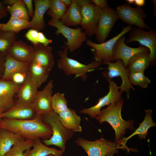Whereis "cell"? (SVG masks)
<instances>
[{
    "mask_svg": "<svg viewBox=\"0 0 156 156\" xmlns=\"http://www.w3.org/2000/svg\"><path fill=\"white\" fill-rule=\"evenodd\" d=\"M7 13V6L2 1H0V19L6 16Z\"/></svg>",
    "mask_w": 156,
    "mask_h": 156,
    "instance_id": "b9f144b4",
    "label": "cell"
},
{
    "mask_svg": "<svg viewBox=\"0 0 156 156\" xmlns=\"http://www.w3.org/2000/svg\"><path fill=\"white\" fill-rule=\"evenodd\" d=\"M29 64L16 60L7 54L5 57L4 71L1 79L10 81L15 73L27 72Z\"/></svg>",
    "mask_w": 156,
    "mask_h": 156,
    "instance_id": "603a6c76",
    "label": "cell"
},
{
    "mask_svg": "<svg viewBox=\"0 0 156 156\" xmlns=\"http://www.w3.org/2000/svg\"><path fill=\"white\" fill-rule=\"evenodd\" d=\"M153 4V15L155 16H156V1L155 0H153L152 1Z\"/></svg>",
    "mask_w": 156,
    "mask_h": 156,
    "instance_id": "7dc6e473",
    "label": "cell"
},
{
    "mask_svg": "<svg viewBox=\"0 0 156 156\" xmlns=\"http://www.w3.org/2000/svg\"><path fill=\"white\" fill-rule=\"evenodd\" d=\"M137 41L142 45L148 48L150 51L151 63L155 64L156 59V31L150 29L145 31L143 29L135 27L132 28L125 43L129 44Z\"/></svg>",
    "mask_w": 156,
    "mask_h": 156,
    "instance_id": "8fae6325",
    "label": "cell"
},
{
    "mask_svg": "<svg viewBox=\"0 0 156 156\" xmlns=\"http://www.w3.org/2000/svg\"><path fill=\"white\" fill-rule=\"evenodd\" d=\"M48 24L56 28L55 32L56 35L61 34L66 38L67 42L65 46L70 52L78 49L87 40V35L80 28H72L64 25L60 20L55 21L51 19L49 21Z\"/></svg>",
    "mask_w": 156,
    "mask_h": 156,
    "instance_id": "52a82bcc",
    "label": "cell"
},
{
    "mask_svg": "<svg viewBox=\"0 0 156 156\" xmlns=\"http://www.w3.org/2000/svg\"><path fill=\"white\" fill-rule=\"evenodd\" d=\"M61 1L66 5L67 8H69L72 3L71 0H61Z\"/></svg>",
    "mask_w": 156,
    "mask_h": 156,
    "instance_id": "bcb514c9",
    "label": "cell"
},
{
    "mask_svg": "<svg viewBox=\"0 0 156 156\" xmlns=\"http://www.w3.org/2000/svg\"><path fill=\"white\" fill-rule=\"evenodd\" d=\"M145 3L144 0H135L134 4L138 7L143 6Z\"/></svg>",
    "mask_w": 156,
    "mask_h": 156,
    "instance_id": "f6af8a7d",
    "label": "cell"
},
{
    "mask_svg": "<svg viewBox=\"0 0 156 156\" xmlns=\"http://www.w3.org/2000/svg\"><path fill=\"white\" fill-rule=\"evenodd\" d=\"M109 83V92L103 97L100 98L98 103L94 106L83 108L80 112L87 114L92 118H96L100 114L101 109L105 105L119 101L122 99V92L119 90V86L113 81H107Z\"/></svg>",
    "mask_w": 156,
    "mask_h": 156,
    "instance_id": "7c38bea8",
    "label": "cell"
},
{
    "mask_svg": "<svg viewBox=\"0 0 156 156\" xmlns=\"http://www.w3.org/2000/svg\"><path fill=\"white\" fill-rule=\"evenodd\" d=\"M44 122L48 124L52 131L49 139L43 142L47 146L54 145L65 151L66 142L73 136V131L65 128L60 121L58 114L53 110L43 116Z\"/></svg>",
    "mask_w": 156,
    "mask_h": 156,
    "instance_id": "277c9868",
    "label": "cell"
},
{
    "mask_svg": "<svg viewBox=\"0 0 156 156\" xmlns=\"http://www.w3.org/2000/svg\"><path fill=\"white\" fill-rule=\"evenodd\" d=\"M132 29L131 25H128L123 28L121 31L117 35L102 43H96L90 40H87L86 45L94 50V60L102 61V62H113V51L115 44L120 37L129 32Z\"/></svg>",
    "mask_w": 156,
    "mask_h": 156,
    "instance_id": "ba28073f",
    "label": "cell"
},
{
    "mask_svg": "<svg viewBox=\"0 0 156 156\" xmlns=\"http://www.w3.org/2000/svg\"><path fill=\"white\" fill-rule=\"evenodd\" d=\"M27 72H19L14 75L11 80L14 83L22 85L25 79Z\"/></svg>",
    "mask_w": 156,
    "mask_h": 156,
    "instance_id": "8d00e7d4",
    "label": "cell"
},
{
    "mask_svg": "<svg viewBox=\"0 0 156 156\" xmlns=\"http://www.w3.org/2000/svg\"><path fill=\"white\" fill-rule=\"evenodd\" d=\"M59 119L63 125L68 129L75 132H81V117L75 110L68 108L58 114Z\"/></svg>",
    "mask_w": 156,
    "mask_h": 156,
    "instance_id": "cb8c5ba5",
    "label": "cell"
},
{
    "mask_svg": "<svg viewBox=\"0 0 156 156\" xmlns=\"http://www.w3.org/2000/svg\"><path fill=\"white\" fill-rule=\"evenodd\" d=\"M34 140H22L14 145L4 156H25L26 152L32 148Z\"/></svg>",
    "mask_w": 156,
    "mask_h": 156,
    "instance_id": "836d02e7",
    "label": "cell"
},
{
    "mask_svg": "<svg viewBox=\"0 0 156 156\" xmlns=\"http://www.w3.org/2000/svg\"><path fill=\"white\" fill-rule=\"evenodd\" d=\"M21 86L11 80H0V107L5 112L14 105V96Z\"/></svg>",
    "mask_w": 156,
    "mask_h": 156,
    "instance_id": "2e32d148",
    "label": "cell"
},
{
    "mask_svg": "<svg viewBox=\"0 0 156 156\" xmlns=\"http://www.w3.org/2000/svg\"><path fill=\"white\" fill-rule=\"evenodd\" d=\"M71 1L70 5L60 20L63 24L68 27L80 25L82 19L80 6L73 0Z\"/></svg>",
    "mask_w": 156,
    "mask_h": 156,
    "instance_id": "d4e9b609",
    "label": "cell"
},
{
    "mask_svg": "<svg viewBox=\"0 0 156 156\" xmlns=\"http://www.w3.org/2000/svg\"><path fill=\"white\" fill-rule=\"evenodd\" d=\"M80 7L82 16L81 24L84 32L89 36L95 34L98 23L103 9L92 3L90 0H73Z\"/></svg>",
    "mask_w": 156,
    "mask_h": 156,
    "instance_id": "8992f818",
    "label": "cell"
},
{
    "mask_svg": "<svg viewBox=\"0 0 156 156\" xmlns=\"http://www.w3.org/2000/svg\"><path fill=\"white\" fill-rule=\"evenodd\" d=\"M115 62H104L102 64L108 65L107 69L108 71H103L102 74L107 81L117 76L120 77L122 80V83L119 86V89L123 92H125L127 99L129 98L131 89L134 91L135 89L130 83L129 78L130 71L126 67L122 61L119 59L116 60Z\"/></svg>",
    "mask_w": 156,
    "mask_h": 156,
    "instance_id": "9c48e42d",
    "label": "cell"
},
{
    "mask_svg": "<svg viewBox=\"0 0 156 156\" xmlns=\"http://www.w3.org/2000/svg\"><path fill=\"white\" fill-rule=\"evenodd\" d=\"M67 9V7L61 0H50L49 7L46 12L51 19L60 20Z\"/></svg>",
    "mask_w": 156,
    "mask_h": 156,
    "instance_id": "4dcf8cb0",
    "label": "cell"
},
{
    "mask_svg": "<svg viewBox=\"0 0 156 156\" xmlns=\"http://www.w3.org/2000/svg\"><path fill=\"white\" fill-rule=\"evenodd\" d=\"M47 156H62V155H50Z\"/></svg>",
    "mask_w": 156,
    "mask_h": 156,
    "instance_id": "f907efd6",
    "label": "cell"
},
{
    "mask_svg": "<svg viewBox=\"0 0 156 156\" xmlns=\"http://www.w3.org/2000/svg\"><path fill=\"white\" fill-rule=\"evenodd\" d=\"M53 81L51 80L41 90L38 91L31 105L36 114L44 116L52 111L51 106Z\"/></svg>",
    "mask_w": 156,
    "mask_h": 156,
    "instance_id": "5bb4252c",
    "label": "cell"
},
{
    "mask_svg": "<svg viewBox=\"0 0 156 156\" xmlns=\"http://www.w3.org/2000/svg\"><path fill=\"white\" fill-rule=\"evenodd\" d=\"M27 9L28 11L30 17L32 18L33 16L34 11V10L32 0H23Z\"/></svg>",
    "mask_w": 156,
    "mask_h": 156,
    "instance_id": "60d3db41",
    "label": "cell"
},
{
    "mask_svg": "<svg viewBox=\"0 0 156 156\" xmlns=\"http://www.w3.org/2000/svg\"><path fill=\"white\" fill-rule=\"evenodd\" d=\"M38 31L36 30L31 29L25 34V36L33 44H36L39 43L38 41Z\"/></svg>",
    "mask_w": 156,
    "mask_h": 156,
    "instance_id": "74e56055",
    "label": "cell"
},
{
    "mask_svg": "<svg viewBox=\"0 0 156 156\" xmlns=\"http://www.w3.org/2000/svg\"><path fill=\"white\" fill-rule=\"evenodd\" d=\"M116 11L118 18L125 23L135 25L143 29H151L144 21L147 16L142 7L133 8L128 4L124 3L118 6Z\"/></svg>",
    "mask_w": 156,
    "mask_h": 156,
    "instance_id": "30bf717a",
    "label": "cell"
},
{
    "mask_svg": "<svg viewBox=\"0 0 156 156\" xmlns=\"http://www.w3.org/2000/svg\"><path fill=\"white\" fill-rule=\"evenodd\" d=\"M33 45L34 54L32 61L50 71L55 64L52 47L44 46L40 43Z\"/></svg>",
    "mask_w": 156,
    "mask_h": 156,
    "instance_id": "d6986e66",
    "label": "cell"
},
{
    "mask_svg": "<svg viewBox=\"0 0 156 156\" xmlns=\"http://www.w3.org/2000/svg\"><path fill=\"white\" fill-rule=\"evenodd\" d=\"M7 10L11 16L29 20L30 16L23 0H18L13 5L7 6Z\"/></svg>",
    "mask_w": 156,
    "mask_h": 156,
    "instance_id": "1f68e13d",
    "label": "cell"
},
{
    "mask_svg": "<svg viewBox=\"0 0 156 156\" xmlns=\"http://www.w3.org/2000/svg\"><path fill=\"white\" fill-rule=\"evenodd\" d=\"M5 56L0 53V69L2 68H4Z\"/></svg>",
    "mask_w": 156,
    "mask_h": 156,
    "instance_id": "ee69618b",
    "label": "cell"
},
{
    "mask_svg": "<svg viewBox=\"0 0 156 156\" xmlns=\"http://www.w3.org/2000/svg\"><path fill=\"white\" fill-rule=\"evenodd\" d=\"M18 0H4L2 1L5 5L11 6L17 2Z\"/></svg>",
    "mask_w": 156,
    "mask_h": 156,
    "instance_id": "7bdbcfd3",
    "label": "cell"
},
{
    "mask_svg": "<svg viewBox=\"0 0 156 156\" xmlns=\"http://www.w3.org/2000/svg\"><path fill=\"white\" fill-rule=\"evenodd\" d=\"M16 38V34L14 32L0 30V53L6 55Z\"/></svg>",
    "mask_w": 156,
    "mask_h": 156,
    "instance_id": "d6a6232c",
    "label": "cell"
},
{
    "mask_svg": "<svg viewBox=\"0 0 156 156\" xmlns=\"http://www.w3.org/2000/svg\"><path fill=\"white\" fill-rule=\"evenodd\" d=\"M126 38L123 36L120 37L115 44L113 49V62L118 59L120 60L125 66L127 68L128 62L135 54L140 52H150L149 49L140 45L137 48L128 46L125 42Z\"/></svg>",
    "mask_w": 156,
    "mask_h": 156,
    "instance_id": "9a60e30c",
    "label": "cell"
},
{
    "mask_svg": "<svg viewBox=\"0 0 156 156\" xmlns=\"http://www.w3.org/2000/svg\"><path fill=\"white\" fill-rule=\"evenodd\" d=\"M146 114L143 121L140 124L139 126L135 131L127 137H123L118 141L121 148L126 149L128 151H134L127 147L126 144L127 140L134 135H137L140 140L145 139L148 135V129L156 125V123L153 120L152 116L153 111L150 109L145 110Z\"/></svg>",
    "mask_w": 156,
    "mask_h": 156,
    "instance_id": "44dd1931",
    "label": "cell"
},
{
    "mask_svg": "<svg viewBox=\"0 0 156 156\" xmlns=\"http://www.w3.org/2000/svg\"><path fill=\"white\" fill-rule=\"evenodd\" d=\"M33 46L21 40H16L9 49L7 54L17 60L30 63L33 60Z\"/></svg>",
    "mask_w": 156,
    "mask_h": 156,
    "instance_id": "ac0fdd59",
    "label": "cell"
},
{
    "mask_svg": "<svg viewBox=\"0 0 156 156\" xmlns=\"http://www.w3.org/2000/svg\"><path fill=\"white\" fill-rule=\"evenodd\" d=\"M38 115L31 105L19 104L15 103L11 108L1 114L0 119L30 120L36 118Z\"/></svg>",
    "mask_w": 156,
    "mask_h": 156,
    "instance_id": "ffe728a7",
    "label": "cell"
},
{
    "mask_svg": "<svg viewBox=\"0 0 156 156\" xmlns=\"http://www.w3.org/2000/svg\"><path fill=\"white\" fill-rule=\"evenodd\" d=\"M129 78L132 85H138L143 88L148 87V84L151 82L148 78L145 76L144 72H130Z\"/></svg>",
    "mask_w": 156,
    "mask_h": 156,
    "instance_id": "d590c367",
    "label": "cell"
},
{
    "mask_svg": "<svg viewBox=\"0 0 156 156\" xmlns=\"http://www.w3.org/2000/svg\"><path fill=\"white\" fill-rule=\"evenodd\" d=\"M151 63L150 52H140L135 54L130 59L127 68L130 72H144Z\"/></svg>",
    "mask_w": 156,
    "mask_h": 156,
    "instance_id": "484cf974",
    "label": "cell"
},
{
    "mask_svg": "<svg viewBox=\"0 0 156 156\" xmlns=\"http://www.w3.org/2000/svg\"><path fill=\"white\" fill-rule=\"evenodd\" d=\"M51 106L52 110L58 114L68 108L64 94L57 92L52 96Z\"/></svg>",
    "mask_w": 156,
    "mask_h": 156,
    "instance_id": "e575fe53",
    "label": "cell"
},
{
    "mask_svg": "<svg viewBox=\"0 0 156 156\" xmlns=\"http://www.w3.org/2000/svg\"><path fill=\"white\" fill-rule=\"evenodd\" d=\"M28 71L38 88L47 80L50 71L34 61L29 64Z\"/></svg>",
    "mask_w": 156,
    "mask_h": 156,
    "instance_id": "f1b7e54d",
    "label": "cell"
},
{
    "mask_svg": "<svg viewBox=\"0 0 156 156\" xmlns=\"http://www.w3.org/2000/svg\"><path fill=\"white\" fill-rule=\"evenodd\" d=\"M38 88L28 71L25 81L16 93L17 99L15 103L31 105L37 94Z\"/></svg>",
    "mask_w": 156,
    "mask_h": 156,
    "instance_id": "e0dca14e",
    "label": "cell"
},
{
    "mask_svg": "<svg viewBox=\"0 0 156 156\" xmlns=\"http://www.w3.org/2000/svg\"><path fill=\"white\" fill-rule=\"evenodd\" d=\"M33 148L27 151L25 156H47L50 155H62L65 151L48 147L38 139L34 140Z\"/></svg>",
    "mask_w": 156,
    "mask_h": 156,
    "instance_id": "83f0119b",
    "label": "cell"
},
{
    "mask_svg": "<svg viewBox=\"0 0 156 156\" xmlns=\"http://www.w3.org/2000/svg\"><path fill=\"white\" fill-rule=\"evenodd\" d=\"M30 21L11 16L5 23H0V30L10 31L16 34L21 30L30 28Z\"/></svg>",
    "mask_w": 156,
    "mask_h": 156,
    "instance_id": "f546056e",
    "label": "cell"
},
{
    "mask_svg": "<svg viewBox=\"0 0 156 156\" xmlns=\"http://www.w3.org/2000/svg\"><path fill=\"white\" fill-rule=\"evenodd\" d=\"M123 99L117 102L110 104L106 108L101 110L99 115L96 119L100 125L104 122H107L114 130L115 140L118 142L126 133L127 129L134 131L133 121L125 120L121 116V110L123 104Z\"/></svg>",
    "mask_w": 156,
    "mask_h": 156,
    "instance_id": "7a4b0ae2",
    "label": "cell"
},
{
    "mask_svg": "<svg viewBox=\"0 0 156 156\" xmlns=\"http://www.w3.org/2000/svg\"><path fill=\"white\" fill-rule=\"evenodd\" d=\"M38 41L39 43L45 46H48L49 44L52 43L53 42L52 40L47 38L41 31H39L38 33Z\"/></svg>",
    "mask_w": 156,
    "mask_h": 156,
    "instance_id": "f35d334b",
    "label": "cell"
},
{
    "mask_svg": "<svg viewBox=\"0 0 156 156\" xmlns=\"http://www.w3.org/2000/svg\"><path fill=\"white\" fill-rule=\"evenodd\" d=\"M118 19L116 10L114 8L109 7L103 9L95 34L96 39L99 43L105 41L114 24Z\"/></svg>",
    "mask_w": 156,
    "mask_h": 156,
    "instance_id": "4fadbf2b",
    "label": "cell"
},
{
    "mask_svg": "<svg viewBox=\"0 0 156 156\" xmlns=\"http://www.w3.org/2000/svg\"><path fill=\"white\" fill-rule=\"evenodd\" d=\"M91 2L95 6L102 9L109 7L107 0H91Z\"/></svg>",
    "mask_w": 156,
    "mask_h": 156,
    "instance_id": "ab89813d",
    "label": "cell"
},
{
    "mask_svg": "<svg viewBox=\"0 0 156 156\" xmlns=\"http://www.w3.org/2000/svg\"><path fill=\"white\" fill-rule=\"evenodd\" d=\"M68 48L65 46L63 50L58 52L60 58L57 60L59 69L63 71L67 76L74 75L76 77H80L83 81L86 82L88 77L87 72L90 70L98 68L102 64V61L95 60L88 64L81 63L68 57Z\"/></svg>",
    "mask_w": 156,
    "mask_h": 156,
    "instance_id": "3957f363",
    "label": "cell"
},
{
    "mask_svg": "<svg viewBox=\"0 0 156 156\" xmlns=\"http://www.w3.org/2000/svg\"><path fill=\"white\" fill-rule=\"evenodd\" d=\"M34 2L35 10L30 21V28L40 31L46 27L44 16L49 7L50 0H34Z\"/></svg>",
    "mask_w": 156,
    "mask_h": 156,
    "instance_id": "7402d4cb",
    "label": "cell"
},
{
    "mask_svg": "<svg viewBox=\"0 0 156 156\" xmlns=\"http://www.w3.org/2000/svg\"><path fill=\"white\" fill-rule=\"evenodd\" d=\"M24 139L18 134L0 128V156H4L14 145Z\"/></svg>",
    "mask_w": 156,
    "mask_h": 156,
    "instance_id": "4316f807",
    "label": "cell"
},
{
    "mask_svg": "<svg viewBox=\"0 0 156 156\" xmlns=\"http://www.w3.org/2000/svg\"><path fill=\"white\" fill-rule=\"evenodd\" d=\"M128 3L133 4L134 3L135 0H126Z\"/></svg>",
    "mask_w": 156,
    "mask_h": 156,
    "instance_id": "c3c4849f",
    "label": "cell"
},
{
    "mask_svg": "<svg viewBox=\"0 0 156 156\" xmlns=\"http://www.w3.org/2000/svg\"><path fill=\"white\" fill-rule=\"evenodd\" d=\"M0 128L18 134L25 139L32 140L49 139L53 133L49 125L44 122L43 116L38 115L27 120L0 118Z\"/></svg>",
    "mask_w": 156,
    "mask_h": 156,
    "instance_id": "6da1fadb",
    "label": "cell"
},
{
    "mask_svg": "<svg viewBox=\"0 0 156 156\" xmlns=\"http://www.w3.org/2000/svg\"><path fill=\"white\" fill-rule=\"evenodd\" d=\"M5 111L3 109L0 107V117L1 114L3 113Z\"/></svg>",
    "mask_w": 156,
    "mask_h": 156,
    "instance_id": "681fc988",
    "label": "cell"
},
{
    "mask_svg": "<svg viewBox=\"0 0 156 156\" xmlns=\"http://www.w3.org/2000/svg\"><path fill=\"white\" fill-rule=\"evenodd\" d=\"M75 142L84 150L88 156H113L121 148L118 142H112L103 138L91 141L79 137Z\"/></svg>",
    "mask_w": 156,
    "mask_h": 156,
    "instance_id": "5b68a950",
    "label": "cell"
}]
</instances>
